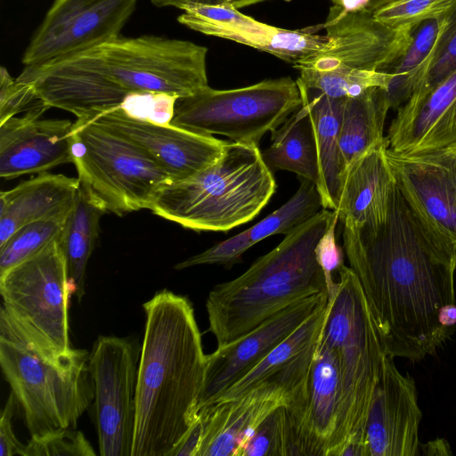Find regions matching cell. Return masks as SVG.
<instances>
[{
	"label": "cell",
	"mask_w": 456,
	"mask_h": 456,
	"mask_svg": "<svg viewBox=\"0 0 456 456\" xmlns=\"http://www.w3.org/2000/svg\"><path fill=\"white\" fill-rule=\"evenodd\" d=\"M343 225L385 353L411 362L434 354L456 326L454 265L427 243L396 185L384 221Z\"/></svg>",
	"instance_id": "1"
},
{
	"label": "cell",
	"mask_w": 456,
	"mask_h": 456,
	"mask_svg": "<svg viewBox=\"0 0 456 456\" xmlns=\"http://www.w3.org/2000/svg\"><path fill=\"white\" fill-rule=\"evenodd\" d=\"M208 49L191 41L145 35L118 37L16 77L50 107L92 120L118 109L130 94L185 97L208 86Z\"/></svg>",
	"instance_id": "2"
},
{
	"label": "cell",
	"mask_w": 456,
	"mask_h": 456,
	"mask_svg": "<svg viewBox=\"0 0 456 456\" xmlns=\"http://www.w3.org/2000/svg\"><path fill=\"white\" fill-rule=\"evenodd\" d=\"M142 306L131 456H170L197 419L208 354L187 297L163 289Z\"/></svg>",
	"instance_id": "3"
},
{
	"label": "cell",
	"mask_w": 456,
	"mask_h": 456,
	"mask_svg": "<svg viewBox=\"0 0 456 456\" xmlns=\"http://www.w3.org/2000/svg\"><path fill=\"white\" fill-rule=\"evenodd\" d=\"M337 216L335 210L322 209L241 275L209 291L208 331L217 346L240 338L297 300L328 292L315 247Z\"/></svg>",
	"instance_id": "4"
},
{
	"label": "cell",
	"mask_w": 456,
	"mask_h": 456,
	"mask_svg": "<svg viewBox=\"0 0 456 456\" xmlns=\"http://www.w3.org/2000/svg\"><path fill=\"white\" fill-rule=\"evenodd\" d=\"M89 357L85 349L43 346L1 306L0 365L31 436L77 428L94 397Z\"/></svg>",
	"instance_id": "5"
},
{
	"label": "cell",
	"mask_w": 456,
	"mask_h": 456,
	"mask_svg": "<svg viewBox=\"0 0 456 456\" xmlns=\"http://www.w3.org/2000/svg\"><path fill=\"white\" fill-rule=\"evenodd\" d=\"M275 189L257 145L227 142L211 165L166 186L150 210L184 228L227 232L256 216Z\"/></svg>",
	"instance_id": "6"
},
{
	"label": "cell",
	"mask_w": 456,
	"mask_h": 456,
	"mask_svg": "<svg viewBox=\"0 0 456 456\" xmlns=\"http://www.w3.org/2000/svg\"><path fill=\"white\" fill-rule=\"evenodd\" d=\"M329 295L322 341L339 368L342 436L339 456H368L365 427L386 354L358 277L345 265Z\"/></svg>",
	"instance_id": "7"
},
{
	"label": "cell",
	"mask_w": 456,
	"mask_h": 456,
	"mask_svg": "<svg viewBox=\"0 0 456 456\" xmlns=\"http://www.w3.org/2000/svg\"><path fill=\"white\" fill-rule=\"evenodd\" d=\"M417 25L391 28L371 13L333 5L322 25L327 44L294 64L300 72L297 80L332 98L355 97L372 87L387 89L392 75L382 70L404 53Z\"/></svg>",
	"instance_id": "8"
},
{
	"label": "cell",
	"mask_w": 456,
	"mask_h": 456,
	"mask_svg": "<svg viewBox=\"0 0 456 456\" xmlns=\"http://www.w3.org/2000/svg\"><path fill=\"white\" fill-rule=\"evenodd\" d=\"M71 154L78 180L107 212L118 216L150 209L173 183L138 147L94 121L74 122Z\"/></svg>",
	"instance_id": "9"
},
{
	"label": "cell",
	"mask_w": 456,
	"mask_h": 456,
	"mask_svg": "<svg viewBox=\"0 0 456 456\" xmlns=\"http://www.w3.org/2000/svg\"><path fill=\"white\" fill-rule=\"evenodd\" d=\"M301 105L299 87L290 77L230 90L208 86L176 100L171 124L258 146L267 132L278 128Z\"/></svg>",
	"instance_id": "10"
},
{
	"label": "cell",
	"mask_w": 456,
	"mask_h": 456,
	"mask_svg": "<svg viewBox=\"0 0 456 456\" xmlns=\"http://www.w3.org/2000/svg\"><path fill=\"white\" fill-rule=\"evenodd\" d=\"M2 305L42 345L70 353L68 307L72 294L61 236L0 273Z\"/></svg>",
	"instance_id": "11"
},
{
	"label": "cell",
	"mask_w": 456,
	"mask_h": 456,
	"mask_svg": "<svg viewBox=\"0 0 456 456\" xmlns=\"http://www.w3.org/2000/svg\"><path fill=\"white\" fill-rule=\"evenodd\" d=\"M395 185L430 248L456 268V152L386 151Z\"/></svg>",
	"instance_id": "12"
},
{
	"label": "cell",
	"mask_w": 456,
	"mask_h": 456,
	"mask_svg": "<svg viewBox=\"0 0 456 456\" xmlns=\"http://www.w3.org/2000/svg\"><path fill=\"white\" fill-rule=\"evenodd\" d=\"M142 346L134 338L99 336L89 357L94 423L102 456H131Z\"/></svg>",
	"instance_id": "13"
},
{
	"label": "cell",
	"mask_w": 456,
	"mask_h": 456,
	"mask_svg": "<svg viewBox=\"0 0 456 456\" xmlns=\"http://www.w3.org/2000/svg\"><path fill=\"white\" fill-rule=\"evenodd\" d=\"M138 0H54L22 56L37 67L120 36Z\"/></svg>",
	"instance_id": "14"
},
{
	"label": "cell",
	"mask_w": 456,
	"mask_h": 456,
	"mask_svg": "<svg viewBox=\"0 0 456 456\" xmlns=\"http://www.w3.org/2000/svg\"><path fill=\"white\" fill-rule=\"evenodd\" d=\"M286 408L292 456H339L343 421L339 368L322 335L305 398Z\"/></svg>",
	"instance_id": "15"
},
{
	"label": "cell",
	"mask_w": 456,
	"mask_h": 456,
	"mask_svg": "<svg viewBox=\"0 0 456 456\" xmlns=\"http://www.w3.org/2000/svg\"><path fill=\"white\" fill-rule=\"evenodd\" d=\"M328 299V292H323L297 300L248 333L217 346L208 354L198 412L215 403L226 389L257 365Z\"/></svg>",
	"instance_id": "16"
},
{
	"label": "cell",
	"mask_w": 456,
	"mask_h": 456,
	"mask_svg": "<svg viewBox=\"0 0 456 456\" xmlns=\"http://www.w3.org/2000/svg\"><path fill=\"white\" fill-rule=\"evenodd\" d=\"M87 121H94L134 144L173 182L185 180L211 165L227 142L172 124L133 118L119 110L104 112Z\"/></svg>",
	"instance_id": "17"
},
{
	"label": "cell",
	"mask_w": 456,
	"mask_h": 456,
	"mask_svg": "<svg viewBox=\"0 0 456 456\" xmlns=\"http://www.w3.org/2000/svg\"><path fill=\"white\" fill-rule=\"evenodd\" d=\"M421 418L414 379L401 373L386 354L366 421L368 456L419 454Z\"/></svg>",
	"instance_id": "18"
},
{
	"label": "cell",
	"mask_w": 456,
	"mask_h": 456,
	"mask_svg": "<svg viewBox=\"0 0 456 456\" xmlns=\"http://www.w3.org/2000/svg\"><path fill=\"white\" fill-rule=\"evenodd\" d=\"M404 154L456 150V70L440 83L417 90L396 110L386 136Z\"/></svg>",
	"instance_id": "19"
},
{
	"label": "cell",
	"mask_w": 456,
	"mask_h": 456,
	"mask_svg": "<svg viewBox=\"0 0 456 456\" xmlns=\"http://www.w3.org/2000/svg\"><path fill=\"white\" fill-rule=\"evenodd\" d=\"M44 106L0 124V176L10 180L43 173L72 162V130L68 119H42Z\"/></svg>",
	"instance_id": "20"
},
{
	"label": "cell",
	"mask_w": 456,
	"mask_h": 456,
	"mask_svg": "<svg viewBox=\"0 0 456 456\" xmlns=\"http://www.w3.org/2000/svg\"><path fill=\"white\" fill-rule=\"evenodd\" d=\"M291 395L279 381L258 383L243 395L217 402L198 412L204 422L198 456H240L261 422Z\"/></svg>",
	"instance_id": "21"
},
{
	"label": "cell",
	"mask_w": 456,
	"mask_h": 456,
	"mask_svg": "<svg viewBox=\"0 0 456 456\" xmlns=\"http://www.w3.org/2000/svg\"><path fill=\"white\" fill-rule=\"evenodd\" d=\"M327 304L317 308L257 365L226 389L216 403L238 398L265 380L279 381L291 396L303 388L307 383L323 329Z\"/></svg>",
	"instance_id": "22"
},
{
	"label": "cell",
	"mask_w": 456,
	"mask_h": 456,
	"mask_svg": "<svg viewBox=\"0 0 456 456\" xmlns=\"http://www.w3.org/2000/svg\"><path fill=\"white\" fill-rule=\"evenodd\" d=\"M384 142L371 148L346 170L337 211L343 224H374L388 214L395 181Z\"/></svg>",
	"instance_id": "23"
},
{
	"label": "cell",
	"mask_w": 456,
	"mask_h": 456,
	"mask_svg": "<svg viewBox=\"0 0 456 456\" xmlns=\"http://www.w3.org/2000/svg\"><path fill=\"white\" fill-rule=\"evenodd\" d=\"M78 188V178L43 172L1 191L0 245L27 224L69 213Z\"/></svg>",
	"instance_id": "24"
},
{
	"label": "cell",
	"mask_w": 456,
	"mask_h": 456,
	"mask_svg": "<svg viewBox=\"0 0 456 456\" xmlns=\"http://www.w3.org/2000/svg\"><path fill=\"white\" fill-rule=\"evenodd\" d=\"M296 81L308 106L314 126L320 173L318 191L323 208L336 210L346 173L339 149V131L346 97L332 98Z\"/></svg>",
	"instance_id": "25"
},
{
	"label": "cell",
	"mask_w": 456,
	"mask_h": 456,
	"mask_svg": "<svg viewBox=\"0 0 456 456\" xmlns=\"http://www.w3.org/2000/svg\"><path fill=\"white\" fill-rule=\"evenodd\" d=\"M271 134L272 143L262 152L270 171L293 172L318 188L320 173L314 126L303 98L302 105Z\"/></svg>",
	"instance_id": "26"
},
{
	"label": "cell",
	"mask_w": 456,
	"mask_h": 456,
	"mask_svg": "<svg viewBox=\"0 0 456 456\" xmlns=\"http://www.w3.org/2000/svg\"><path fill=\"white\" fill-rule=\"evenodd\" d=\"M389 109L385 90L380 87L346 97L339 131V149L346 170L369 150L386 141L384 124Z\"/></svg>",
	"instance_id": "27"
},
{
	"label": "cell",
	"mask_w": 456,
	"mask_h": 456,
	"mask_svg": "<svg viewBox=\"0 0 456 456\" xmlns=\"http://www.w3.org/2000/svg\"><path fill=\"white\" fill-rule=\"evenodd\" d=\"M107 211L79 181L74 205L61 235L68 278L72 294L80 302L86 292L87 262L98 238L100 220Z\"/></svg>",
	"instance_id": "28"
},
{
	"label": "cell",
	"mask_w": 456,
	"mask_h": 456,
	"mask_svg": "<svg viewBox=\"0 0 456 456\" xmlns=\"http://www.w3.org/2000/svg\"><path fill=\"white\" fill-rule=\"evenodd\" d=\"M445 21L442 17L418 24L404 53L382 70L392 75L384 89L390 109H399L422 86Z\"/></svg>",
	"instance_id": "29"
},
{
	"label": "cell",
	"mask_w": 456,
	"mask_h": 456,
	"mask_svg": "<svg viewBox=\"0 0 456 456\" xmlns=\"http://www.w3.org/2000/svg\"><path fill=\"white\" fill-rule=\"evenodd\" d=\"M179 23L205 35L217 37L264 52L277 27L258 21L229 4H195L183 10Z\"/></svg>",
	"instance_id": "30"
},
{
	"label": "cell",
	"mask_w": 456,
	"mask_h": 456,
	"mask_svg": "<svg viewBox=\"0 0 456 456\" xmlns=\"http://www.w3.org/2000/svg\"><path fill=\"white\" fill-rule=\"evenodd\" d=\"M299 179L298 190L285 204L248 228L254 245L274 234H288L324 208L316 184Z\"/></svg>",
	"instance_id": "31"
},
{
	"label": "cell",
	"mask_w": 456,
	"mask_h": 456,
	"mask_svg": "<svg viewBox=\"0 0 456 456\" xmlns=\"http://www.w3.org/2000/svg\"><path fill=\"white\" fill-rule=\"evenodd\" d=\"M69 213L19 228L0 245V273L32 256L62 235Z\"/></svg>",
	"instance_id": "32"
},
{
	"label": "cell",
	"mask_w": 456,
	"mask_h": 456,
	"mask_svg": "<svg viewBox=\"0 0 456 456\" xmlns=\"http://www.w3.org/2000/svg\"><path fill=\"white\" fill-rule=\"evenodd\" d=\"M240 456H292L286 406L278 407L261 422Z\"/></svg>",
	"instance_id": "33"
},
{
	"label": "cell",
	"mask_w": 456,
	"mask_h": 456,
	"mask_svg": "<svg viewBox=\"0 0 456 456\" xmlns=\"http://www.w3.org/2000/svg\"><path fill=\"white\" fill-rule=\"evenodd\" d=\"M455 4L456 0H396L372 15L391 28H398L444 17Z\"/></svg>",
	"instance_id": "34"
},
{
	"label": "cell",
	"mask_w": 456,
	"mask_h": 456,
	"mask_svg": "<svg viewBox=\"0 0 456 456\" xmlns=\"http://www.w3.org/2000/svg\"><path fill=\"white\" fill-rule=\"evenodd\" d=\"M314 28L286 29L277 28L264 52L296 64L321 51L327 44V35L314 33Z\"/></svg>",
	"instance_id": "35"
},
{
	"label": "cell",
	"mask_w": 456,
	"mask_h": 456,
	"mask_svg": "<svg viewBox=\"0 0 456 456\" xmlns=\"http://www.w3.org/2000/svg\"><path fill=\"white\" fill-rule=\"evenodd\" d=\"M27 456H94V448L83 433L76 428H63L43 436H31Z\"/></svg>",
	"instance_id": "36"
},
{
	"label": "cell",
	"mask_w": 456,
	"mask_h": 456,
	"mask_svg": "<svg viewBox=\"0 0 456 456\" xmlns=\"http://www.w3.org/2000/svg\"><path fill=\"white\" fill-rule=\"evenodd\" d=\"M178 98L166 93L137 92L126 96L116 110L139 120L170 125Z\"/></svg>",
	"instance_id": "37"
},
{
	"label": "cell",
	"mask_w": 456,
	"mask_h": 456,
	"mask_svg": "<svg viewBox=\"0 0 456 456\" xmlns=\"http://www.w3.org/2000/svg\"><path fill=\"white\" fill-rule=\"evenodd\" d=\"M44 106L48 105L37 95L30 85L13 78L5 68H1L0 124L21 112L25 114Z\"/></svg>",
	"instance_id": "38"
},
{
	"label": "cell",
	"mask_w": 456,
	"mask_h": 456,
	"mask_svg": "<svg viewBox=\"0 0 456 456\" xmlns=\"http://www.w3.org/2000/svg\"><path fill=\"white\" fill-rule=\"evenodd\" d=\"M444 17L434 59L419 88L433 86L456 70V4Z\"/></svg>",
	"instance_id": "39"
},
{
	"label": "cell",
	"mask_w": 456,
	"mask_h": 456,
	"mask_svg": "<svg viewBox=\"0 0 456 456\" xmlns=\"http://www.w3.org/2000/svg\"><path fill=\"white\" fill-rule=\"evenodd\" d=\"M252 246L248 229L212 246L208 249L192 256L175 265L176 270L200 265H221L232 267L239 263L241 256Z\"/></svg>",
	"instance_id": "40"
},
{
	"label": "cell",
	"mask_w": 456,
	"mask_h": 456,
	"mask_svg": "<svg viewBox=\"0 0 456 456\" xmlns=\"http://www.w3.org/2000/svg\"><path fill=\"white\" fill-rule=\"evenodd\" d=\"M338 222V216L333 219L315 247L316 260L324 273L328 295L330 294L337 282L334 281V273H338L344 265V251L336 241L335 231Z\"/></svg>",
	"instance_id": "41"
},
{
	"label": "cell",
	"mask_w": 456,
	"mask_h": 456,
	"mask_svg": "<svg viewBox=\"0 0 456 456\" xmlns=\"http://www.w3.org/2000/svg\"><path fill=\"white\" fill-rule=\"evenodd\" d=\"M19 403L11 392L0 418V456H27V446L16 437L12 428V418Z\"/></svg>",
	"instance_id": "42"
},
{
	"label": "cell",
	"mask_w": 456,
	"mask_h": 456,
	"mask_svg": "<svg viewBox=\"0 0 456 456\" xmlns=\"http://www.w3.org/2000/svg\"><path fill=\"white\" fill-rule=\"evenodd\" d=\"M204 429L202 418L198 415L195 421L174 449L170 456H198Z\"/></svg>",
	"instance_id": "43"
},
{
	"label": "cell",
	"mask_w": 456,
	"mask_h": 456,
	"mask_svg": "<svg viewBox=\"0 0 456 456\" xmlns=\"http://www.w3.org/2000/svg\"><path fill=\"white\" fill-rule=\"evenodd\" d=\"M345 12H365L373 13L381 7L396 0H330Z\"/></svg>",
	"instance_id": "44"
},
{
	"label": "cell",
	"mask_w": 456,
	"mask_h": 456,
	"mask_svg": "<svg viewBox=\"0 0 456 456\" xmlns=\"http://www.w3.org/2000/svg\"><path fill=\"white\" fill-rule=\"evenodd\" d=\"M158 7L173 6L181 10L195 4H228L226 0H151Z\"/></svg>",
	"instance_id": "45"
},
{
	"label": "cell",
	"mask_w": 456,
	"mask_h": 456,
	"mask_svg": "<svg viewBox=\"0 0 456 456\" xmlns=\"http://www.w3.org/2000/svg\"><path fill=\"white\" fill-rule=\"evenodd\" d=\"M419 450L425 455H451L448 442L444 438H437L426 444H420Z\"/></svg>",
	"instance_id": "46"
},
{
	"label": "cell",
	"mask_w": 456,
	"mask_h": 456,
	"mask_svg": "<svg viewBox=\"0 0 456 456\" xmlns=\"http://www.w3.org/2000/svg\"><path fill=\"white\" fill-rule=\"evenodd\" d=\"M266 0H226V2L232 6L240 9L243 7H247L252 4H256L258 3L265 2Z\"/></svg>",
	"instance_id": "47"
},
{
	"label": "cell",
	"mask_w": 456,
	"mask_h": 456,
	"mask_svg": "<svg viewBox=\"0 0 456 456\" xmlns=\"http://www.w3.org/2000/svg\"><path fill=\"white\" fill-rule=\"evenodd\" d=\"M455 151L456 152V150L455 151Z\"/></svg>",
	"instance_id": "48"
}]
</instances>
